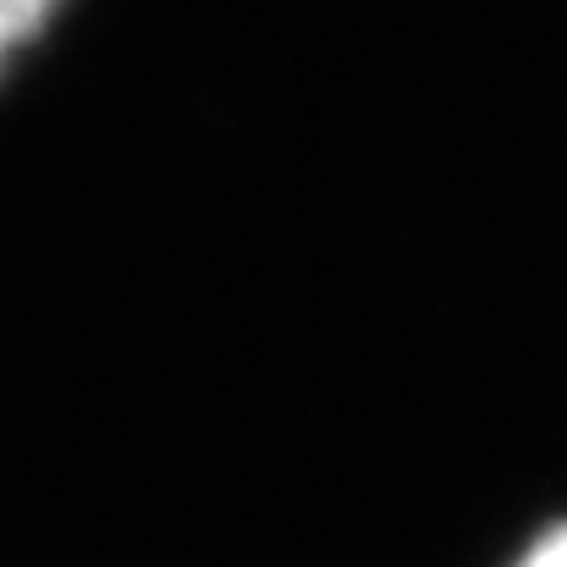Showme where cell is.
Returning a JSON list of instances; mask_svg holds the SVG:
<instances>
[{"label":"cell","mask_w":567,"mask_h":567,"mask_svg":"<svg viewBox=\"0 0 567 567\" xmlns=\"http://www.w3.org/2000/svg\"><path fill=\"white\" fill-rule=\"evenodd\" d=\"M55 6L61 0H0V66L55 17Z\"/></svg>","instance_id":"1"},{"label":"cell","mask_w":567,"mask_h":567,"mask_svg":"<svg viewBox=\"0 0 567 567\" xmlns=\"http://www.w3.org/2000/svg\"><path fill=\"white\" fill-rule=\"evenodd\" d=\"M518 567H567V524L563 529H551L546 540H535V546L524 551V563Z\"/></svg>","instance_id":"2"}]
</instances>
